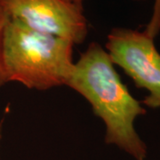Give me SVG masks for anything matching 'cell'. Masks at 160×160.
<instances>
[{
	"mask_svg": "<svg viewBox=\"0 0 160 160\" xmlns=\"http://www.w3.org/2000/svg\"><path fill=\"white\" fill-rule=\"evenodd\" d=\"M67 86L85 98L104 122L105 142L135 160L147 158V145L134 127L136 118L147 110L122 82L105 48L92 42L74 63Z\"/></svg>",
	"mask_w": 160,
	"mask_h": 160,
	"instance_id": "6da1fadb",
	"label": "cell"
},
{
	"mask_svg": "<svg viewBox=\"0 0 160 160\" xmlns=\"http://www.w3.org/2000/svg\"><path fill=\"white\" fill-rule=\"evenodd\" d=\"M73 50L67 40L8 19L3 39L7 82L40 91L67 86L74 68Z\"/></svg>",
	"mask_w": 160,
	"mask_h": 160,
	"instance_id": "7a4b0ae2",
	"label": "cell"
},
{
	"mask_svg": "<svg viewBox=\"0 0 160 160\" xmlns=\"http://www.w3.org/2000/svg\"><path fill=\"white\" fill-rule=\"evenodd\" d=\"M153 38L144 30L114 28L107 36L105 49L118 65L148 95L141 103L150 109L160 108V52Z\"/></svg>",
	"mask_w": 160,
	"mask_h": 160,
	"instance_id": "3957f363",
	"label": "cell"
},
{
	"mask_svg": "<svg viewBox=\"0 0 160 160\" xmlns=\"http://www.w3.org/2000/svg\"><path fill=\"white\" fill-rule=\"evenodd\" d=\"M9 20L44 34L82 44L88 35L83 5L71 0H4Z\"/></svg>",
	"mask_w": 160,
	"mask_h": 160,
	"instance_id": "277c9868",
	"label": "cell"
},
{
	"mask_svg": "<svg viewBox=\"0 0 160 160\" xmlns=\"http://www.w3.org/2000/svg\"><path fill=\"white\" fill-rule=\"evenodd\" d=\"M8 22V16L4 5V0H0V87L7 83L6 70L3 60V39L6 23Z\"/></svg>",
	"mask_w": 160,
	"mask_h": 160,
	"instance_id": "5b68a950",
	"label": "cell"
},
{
	"mask_svg": "<svg viewBox=\"0 0 160 160\" xmlns=\"http://www.w3.org/2000/svg\"><path fill=\"white\" fill-rule=\"evenodd\" d=\"M71 1L81 5H83L84 2V0H71ZM144 31L153 38H155L160 32V0H155L152 15Z\"/></svg>",
	"mask_w": 160,
	"mask_h": 160,
	"instance_id": "8992f818",
	"label": "cell"
},
{
	"mask_svg": "<svg viewBox=\"0 0 160 160\" xmlns=\"http://www.w3.org/2000/svg\"><path fill=\"white\" fill-rule=\"evenodd\" d=\"M1 141H2V124H0V148H1Z\"/></svg>",
	"mask_w": 160,
	"mask_h": 160,
	"instance_id": "52a82bcc",
	"label": "cell"
}]
</instances>
